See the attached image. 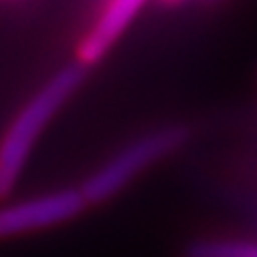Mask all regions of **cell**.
Segmentation results:
<instances>
[{
	"mask_svg": "<svg viewBox=\"0 0 257 257\" xmlns=\"http://www.w3.org/2000/svg\"><path fill=\"white\" fill-rule=\"evenodd\" d=\"M184 257H257V243L243 239H201L188 245Z\"/></svg>",
	"mask_w": 257,
	"mask_h": 257,
	"instance_id": "5",
	"label": "cell"
},
{
	"mask_svg": "<svg viewBox=\"0 0 257 257\" xmlns=\"http://www.w3.org/2000/svg\"><path fill=\"white\" fill-rule=\"evenodd\" d=\"M87 201L79 188H57L45 195L0 207V239H13L33 231L63 225L79 217Z\"/></svg>",
	"mask_w": 257,
	"mask_h": 257,
	"instance_id": "3",
	"label": "cell"
},
{
	"mask_svg": "<svg viewBox=\"0 0 257 257\" xmlns=\"http://www.w3.org/2000/svg\"><path fill=\"white\" fill-rule=\"evenodd\" d=\"M146 0H107L105 9L85 33L77 47V63L85 69L107 55L115 41L130 27L136 15L142 11Z\"/></svg>",
	"mask_w": 257,
	"mask_h": 257,
	"instance_id": "4",
	"label": "cell"
},
{
	"mask_svg": "<svg viewBox=\"0 0 257 257\" xmlns=\"http://www.w3.org/2000/svg\"><path fill=\"white\" fill-rule=\"evenodd\" d=\"M188 136L190 130L186 125L168 123L130 140L113 156H109L97 170H93L79 186L81 195L87 201V207L101 205L113 199L144 170L182 148Z\"/></svg>",
	"mask_w": 257,
	"mask_h": 257,
	"instance_id": "2",
	"label": "cell"
},
{
	"mask_svg": "<svg viewBox=\"0 0 257 257\" xmlns=\"http://www.w3.org/2000/svg\"><path fill=\"white\" fill-rule=\"evenodd\" d=\"M87 69L75 61L73 65L51 75L21 107L5 136L0 138V199L9 197L17 186L35 144L45 127L81 87Z\"/></svg>",
	"mask_w": 257,
	"mask_h": 257,
	"instance_id": "1",
	"label": "cell"
}]
</instances>
